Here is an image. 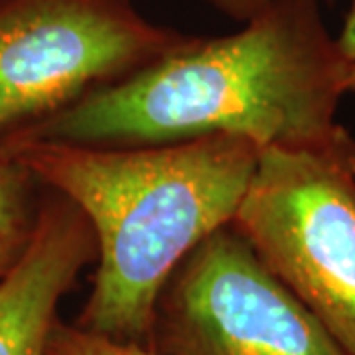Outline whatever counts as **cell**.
I'll use <instances>...</instances> for the list:
<instances>
[{"label":"cell","instance_id":"6da1fadb","mask_svg":"<svg viewBox=\"0 0 355 355\" xmlns=\"http://www.w3.org/2000/svg\"><path fill=\"white\" fill-rule=\"evenodd\" d=\"M347 64L320 0H272L223 38L182 50L10 137L95 146H164L243 137L268 148H322L349 132L336 121Z\"/></svg>","mask_w":355,"mask_h":355},{"label":"cell","instance_id":"7a4b0ae2","mask_svg":"<svg viewBox=\"0 0 355 355\" xmlns=\"http://www.w3.org/2000/svg\"><path fill=\"white\" fill-rule=\"evenodd\" d=\"M0 148L76 203L93 227L97 268L73 324L142 347L166 282L203 239L233 221L263 150L229 135L139 148L6 137Z\"/></svg>","mask_w":355,"mask_h":355},{"label":"cell","instance_id":"3957f363","mask_svg":"<svg viewBox=\"0 0 355 355\" xmlns=\"http://www.w3.org/2000/svg\"><path fill=\"white\" fill-rule=\"evenodd\" d=\"M233 227L355 355V139L259 154Z\"/></svg>","mask_w":355,"mask_h":355},{"label":"cell","instance_id":"277c9868","mask_svg":"<svg viewBox=\"0 0 355 355\" xmlns=\"http://www.w3.org/2000/svg\"><path fill=\"white\" fill-rule=\"evenodd\" d=\"M132 0H0V140L190 44Z\"/></svg>","mask_w":355,"mask_h":355},{"label":"cell","instance_id":"5b68a950","mask_svg":"<svg viewBox=\"0 0 355 355\" xmlns=\"http://www.w3.org/2000/svg\"><path fill=\"white\" fill-rule=\"evenodd\" d=\"M158 355H347L229 223L203 239L158 298Z\"/></svg>","mask_w":355,"mask_h":355},{"label":"cell","instance_id":"8992f818","mask_svg":"<svg viewBox=\"0 0 355 355\" xmlns=\"http://www.w3.org/2000/svg\"><path fill=\"white\" fill-rule=\"evenodd\" d=\"M95 261L97 241L87 217L46 188L32 241L0 279V355H46L62 298Z\"/></svg>","mask_w":355,"mask_h":355},{"label":"cell","instance_id":"52a82bcc","mask_svg":"<svg viewBox=\"0 0 355 355\" xmlns=\"http://www.w3.org/2000/svg\"><path fill=\"white\" fill-rule=\"evenodd\" d=\"M46 188L16 158L0 148V279L32 241Z\"/></svg>","mask_w":355,"mask_h":355},{"label":"cell","instance_id":"ba28073f","mask_svg":"<svg viewBox=\"0 0 355 355\" xmlns=\"http://www.w3.org/2000/svg\"><path fill=\"white\" fill-rule=\"evenodd\" d=\"M46 355H158L150 347L130 345L107 340L101 336H93L89 331L77 328L76 324H67L58 320L51 330Z\"/></svg>","mask_w":355,"mask_h":355},{"label":"cell","instance_id":"9c48e42d","mask_svg":"<svg viewBox=\"0 0 355 355\" xmlns=\"http://www.w3.org/2000/svg\"><path fill=\"white\" fill-rule=\"evenodd\" d=\"M336 42L347 64V93H349V91H355V0H352L342 34L340 38H336Z\"/></svg>","mask_w":355,"mask_h":355},{"label":"cell","instance_id":"30bf717a","mask_svg":"<svg viewBox=\"0 0 355 355\" xmlns=\"http://www.w3.org/2000/svg\"><path fill=\"white\" fill-rule=\"evenodd\" d=\"M217 12L227 16L235 22H247L266 8L272 0H207Z\"/></svg>","mask_w":355,"mask_h":355}]
</instances>
